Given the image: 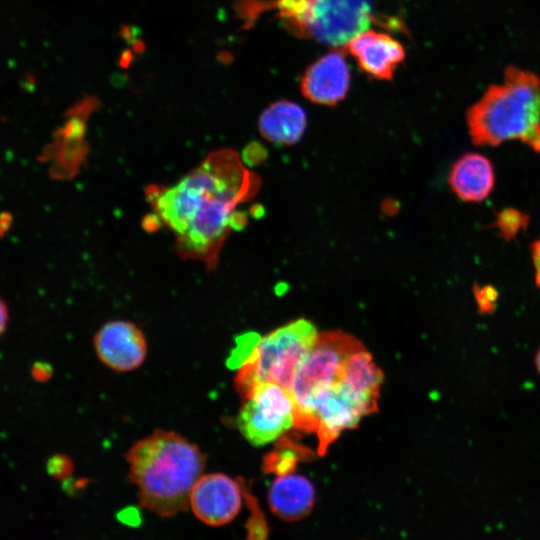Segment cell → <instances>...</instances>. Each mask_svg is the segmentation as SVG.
<instances>
[{
	"instance_id": "1",
	"label": "cell",
	"mask_w": 540,
	"mask_h": 540,
	"mask_svg": "<svg viewBox=\"0 0 540 540\" xmlns=\"http://www.w3.org/2000/svg\"><path fill=\"white\" fill-rule=\"evenodd\" d=\"M260 186V177L247 169L240 155L225 148L210 153L172 186H148L146 198L155 216L175 234L178 255L201 261L211 271L228 235L246 224L236 208L253 199Z\"/></svg>"
},
{
	"instance_id": "2",
	"label": "cell",
	"mask_w": 540,
	"mask_h": 540,
	"mask_svg": "<svg viewBox=\"0 0 540 540\" xmlns=\"http://www.w3.org/2000/svg\"><path fill=\"white\" fill-rule=\"evenodd\" d=\"M124 457L142 507L162 517L188 509L206 462L196 444L175 431L156 429L136 441Z\"/></svg>"
},
{
	"instance_id": "3",
	"label": "cell",
	"mask_w": 540,
	"mask_h": 540,
	"mask_svg": "<svg viewBox=\"0 0 540 540\" xmlns=\"http://www.w3.org/2000/svg\"><path fill=\"white\" fill-rule=\"evenodd\" d=\"M382 370L365 347L353 352L340 374L295 418V428L317 435L318 455L347 429L378 409Z\"/></svg>"
},
{
	"instance_id": "4",
	"label": "cell",
	"mask_w": 540,
	"mask_h": 540,
	"mask_svg": "<svg viewBox=\"0 0 540 540\" xmlns=\"http://www.w3.org/2000/svg\"><path fill=\"white\" fill-rule=\"evenodd\" d=\"M469 137L476 146L496 147L518 140L540 153V79L508 67L499 84L487 88L466 112Z\"/></svg>"
},
{
	"instance_id": "5",
	"label": "cell",
	"mask_w": 540,
	"mask_h": 540,
	"mask_svg": "<svg viewBox=\"0 0 540 540\" xmlns=\"http://www.w3.org/2000/svg\"><path fill=\"white\" fill-rule=\"evenodd\" d=\"M239 10L247 21L274 10L289 32L330 46L346 45L372 21L371 0H242Z\"/></svg>"
},
{
	"instance_id": "6",
	"label": "cell",
	"mask_w": 540,
	"mask_h": 540,
	"mask_svg": "<svg viewBox=\"0 0 540 540\" xmlns=\"http://www.w3.org/2000/svg\"><path fill=\"white\" fill-rule=\"evenodd\" d=\"M318 332L313 323L301 318L259 338L234 378V386L245 398L260 383L272 382L291 391L296 372L313 346Z\"/></svg>"
},
{
	"instance_id": "7",
	"label": "cell",
	"mask_w": 540,
	"mask_h": 540,
	"mask_svg": "<svg viewBox=\"0 0 540 540\" xmlns=\"http://www.w3.org/2000/svg\"><path fill=\"white\" fill-rule=\"evenodd\" d=\"M363 344L341 330L323 331L301 362L292 387L295 417L340 374L347 358Z\"/></svg>"
},
{
	"instance_id": "8",
	"label": "cell",
	"mask_w": 540,
	"mask_h": 540,
	"mask_svg": "<svg viewBox=\"0 0 540 540\" xmlns=\"http://www.w3.org/2000/svg\"><path fill=\"white\" fill-rule=\"evenodd\" d=\"M242 400L237 425L251 444H268L295 427L291 393L278 384L260 383Z\"/></svg>"
},
{
	"instance_id": "9",
	"label": "cell",
	"mask_w": 540,
	"mask_h": 540,
	"mask_svg": "<svg viewBox=\"0 0 540 540\" xmlns=\"http://www.w3.org/2000/svg\"><path fill=\"white\" fill-rule=\"evenodd\" d=\"M247 486L223 473L203 474L190 495V508L195 516L210 526L231 522L239 513Z\"/></svg>"
},
{
	"instance_id": "10",
	"label": "cell",
	"mask_w": 540,
	"mask_h": 540,
	"mask_svg": "<svg viewBox=\"0 0 540 540\" xmlns=\"http://www.w3.org/2000/svg\"><path fill=\"white\" fill-rule=\"evenodd\" d=\"M95 353L106 367L116 372L139 368L147 356V339L141 328L131 321L111 320L93 337Z\"/></svg>"
},
{
	"instance_id": "11",
	"label": "cell",
	"mask_w": 540,
	"mask_h": 540,
	"mask_svg": "<svg viewBox=\"0 0 540 540\" xmlns=\"http://www.w3.org/2000/svg\"><path fill=\"white\" fill-rule=\"evenodd\" d=\"M350 85V72L340 51H332L315 61L305 71L300 89L309 101L334 106L345 98Z\"/></svg>"
},
{
	"instance_id": "12",
	"label": "cell",
	"mask_w": 540,
	"mask_h": 540,
	"mask_svg": "<svg viewBox=\"0 0 540 540\" xmlns=\"http://www.w3.org/2000/svg\"><path fill=\"white\" fill-rule=\"evenodd\" d=\"M346 48L363 71L380 80H391L405 57L404 48L397 40L373 30L359 33Z\"/></svg>"
},
{
	"instance_id": "13",
	"label": "cell",
	"mask_w": 540,
	"mask_h": 540,
	"mask_svg": "<svg viewBox=\"0 0 540 540\" xmlns=\"http://www.w3.org/2000/svg\"><path fill=\"white\" fill-rule=\"evenodd\" d=\"M448 183L462 201L480 203L487 199L494 189L495 169L485 155L465 153L453 163Z\"/></svg>"
},
{
	"instance_id": "14",
	"label": "cell",
	"mask_w": 540,
	"mask_h": 540,
	"mask_svg": "<svg viewBox=\"0 0 540 540\" xmlns=\"http://www.w3.org/2000/svg\"><path fill=\"white\" fill-rule=\"evenodd\" d=\"M271 511L288 522L299 521L310 514L315 504V489L304 476L277 475L268 490Z\"/></svg>"
},
{
	"instance_id": "15",
	"label": "cell",
	"mask_w": 540,
	"mask_h": 540,
	"mask_svg": "<svg viewBox=\"0 0 540 540\" xmlns=\"http://www.w3.org/2000/svg\"><path fill=\"white\" fill-rule=\"evenodd\" d=\"M307 124L305 111L298 104L281 100L269 105L260 115L258 129L269 142L281 145L297 143Z\"/></svg>"
},
{
	"instance_id": "16",
	"label": "cell",
	"mask_w": 540,
	"mask_h": 540,
	"mask_svg": "<svg viewBox=\"0 0 540 540\" xmlns=\"http://www.w3.org/2000/svg\"><path fill=\"white\" fill-rule=\"evenodd\" d=\"M305 449L294 443H279L273 452H271L264 461L266 472H273L276 475H284L294 472L297 462L304 460L311 453H305Z\"/></svg>"
},
{
	"instance_id": "17",
	"label": "cell",
	"mask_w": 540,
	"mask_h": 540,
	"mask_svg": "<svg viewBox=\"0 0 540 540\" xmlns=\"http://www.w3.org/2000/svg\"><path fill=\"white\" fill-rule=\"evenodd\" d=\"M529 223V216L515 208H505L496 215L495 227L504 240L513 239Z\"/></svg>"
},
{
	"instance_id": "18",
	"label": "cell",
	"mask_w": 540,
	"mask_h": 540,
	"mask_svg": "<svg viewBox=\"0 0 540 540\" xmlns=\"http://www.w3.org/2000/svg\"><path fill=\"white\" fill-rule=\"evenodd\" d=\"M474 299L481 313H490L495 310L498 300V292L495 287L483 285L473 290Z\"/></svg>"
},
{
	"instance_id": "19",
	"label": "cell",
	"mask_w": 540,
	"mask_h": 540,
	"mask_svg": "<svg viewBox=\"0 0 540 540\" xmlns=\"http://www.w3.org/2000/svg\"><path fill=\"white\" fill-rule=\"evenodd\" d=\"M70 468L71 464L69 459L63 456H56L49 462V471L56 476L64 475L66 472H69Z\"/></svg>"
},
{
	"instance_id": "20",
	"label": "cell",
	"mask_w": 540,
	"mask_h": 540,
	"mask_svg": "<svg viewBox=\"0 0 540 540\" xmlns=\"http://www.w3.org/2000/svg\"><path fill=\"white\" fill-rule=\"evenodd\" d=\"M530 252L534 268L535 283L540 288V236L531 244Z\"/></svg>"
},
{
	"instance_id": "21",
	"label": "cell",
	"mask_w": 540,
	"mask_h": 540,
	"mask_svg": "<svg viewBox=\"0 0 540 540\" xmlns=\"http://www.w3.org/2000/svg\"><path fill=\"white\" fill-rule=\"evenodd\" d=\"M51 375V368H48V365L38 363L32 368V376L37 381H45L47 380Z\"/></svg>"
},
{
	"instance_id": "22",
	"label": "cell",
	"mask_w": 540,
	"mask_h": 540,
	"mask_svg": "<svg viewBox=\"0 0 540 540\" xmlns=\"http://www.w3.org/2000/svg\"><path fill=\"white\" fill-rule=\"evenodd\" d=\"M9 322V310L4 301L1 302V334L3 335L7 329Z\"/></svg>"
},
{
	"instance_id": "23",
	"label": "cell",
	"mask_w": 540,
	"mask_h": 540,
	"mask_svg": "<svg viewBox=\"0 0 540 540\" xmlns=\"http://www.w3.org/2000/svg\"><path fill=\"white\" fill-rule=\"evenodd\" d=\"M534 362H535L536 370H537L538 374L540 375V347L538 348V350L536 352Z\"/></svg>"
}]
</instances>
